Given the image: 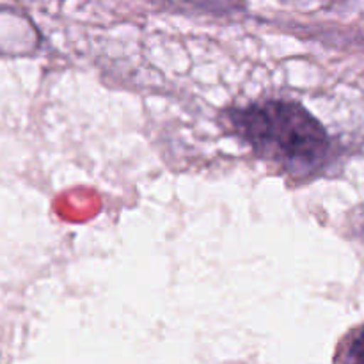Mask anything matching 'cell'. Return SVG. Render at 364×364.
<instances>
[{"label": "cell", "mask_w": 364, "mask_h": 364, "mask_svg": "<svg viewBox=\"0 0 364 364\" xmlns=\"http://www.w3.org/2000/svg\"><path fill=\"white\" fill-rule=\"evenodd\" d=\"M228 119L256 155L299 180L323 169L333 151L322 123L291 100H262L230 110Z\"/></svg>", "instance_id": "obj_1"}, {"label": "cell", "mask_w": 364, "mask_h": 364, "mask_svg": "<svg viewBox=\"0 0 364 364\" xmlns=\"http://www.w3.org/2000/svg\"><path fill=\"white\" fill-rule=\"evenodd\" d=\"M336 363H364V323L352 329L338 345Z\"/></svg>", "instance_id": "obj_2"}, {"label": "cell", "mask_w": 364, "mask_h": 364, "mask_svg": "<svg viewBox=\"0 0 364 364\" xmlns=\"http://www.w3.org/2000/svg\"><path fill=\"white\" fill-rule=\"evenodd\" d=\"M359 233H361L363 237H364V213H363V219H361V223H359Z\"/></svg>", "instance_id": "obj_3"}]
</instances>
